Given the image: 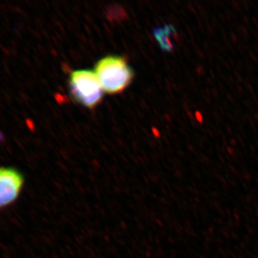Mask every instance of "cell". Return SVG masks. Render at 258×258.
<instances>
[{
  "instance_id": "277c9868",
  "label": "cell",
  "mask_w": 258,
  "mask_h": 258,
  "mask_svg": "<svg viewBox=\"0 0 258 258\" xmlns=\"http://www.w3.org/2000/svg\"><path fill=\"white\" fill-rule=\"evenodd\" d=\"M174 33H176L175 29L171 25H165L164 28L154 30V36L162 50L169 52L174 50V45L170 38V35Z\"/></svg>"
},
{
  "instance_id": "6da1fadb",
  "label": "cell",
  "mask_w": 258,
  "mask_h": 258,
  "mask_svg": "<svg viewBox=\"0 0 258 258\" xmlns=\"http://www.w3.org/2000/svg\"><path fill=\"white\" fill-rule=\"evenodd\" d=\"M94 73L103 91L110 94L124 91L134 78L133 70L126 60L120 56L103 57L97 62Z\"/></svg>"
},
{
  "instance_id": "7a4b0ae2",
  "label": "cell",
  "mask_w": 258,
  "mask_h": 258,
  "mask_svg": "<svg viewBox=\"0 0 258 258\" xmlns=\"http://www.w3.org/2000/svg\"><path fill=\"white\" fill-rule=\"evenodd\" d=\"M69 90L78 103L93 108L101 103L103 90L94 72L88 70L74 71L70 76Z\"/></svg>"
},
{
  "instance_id": "3957f363",
  "label": "cell",
  "mask_w": 258,
  "mask_h": 258,
  "mask_svg": "<svg viewBox=\"0 0 258 258\" xmlns=\"http://www.w3.org/2000/svg\"><path fill=\"white\" fill-rule=\"evenodd\" d=\"M25 178L13 167H0V210L13 205L21 195Z\"/></svg>"
},
{
  "instance_id": "5b68a950",
  "label": "cell",
  "mask_w": 258,
  "mask_h": 258,
  "mask_svg": "<svg viewBox=\"0 0 258 258\" xmlns=\"http://www.w3.org/2000/svg\"><path fill=\"white\" fill-rule=\"evenodd\" d=\"M195 118H196V119L197 120H198L199 123H203V114H202L201 112H200L199 111H197L196 112H195Z\"/></svg>"
}]
</instances>
